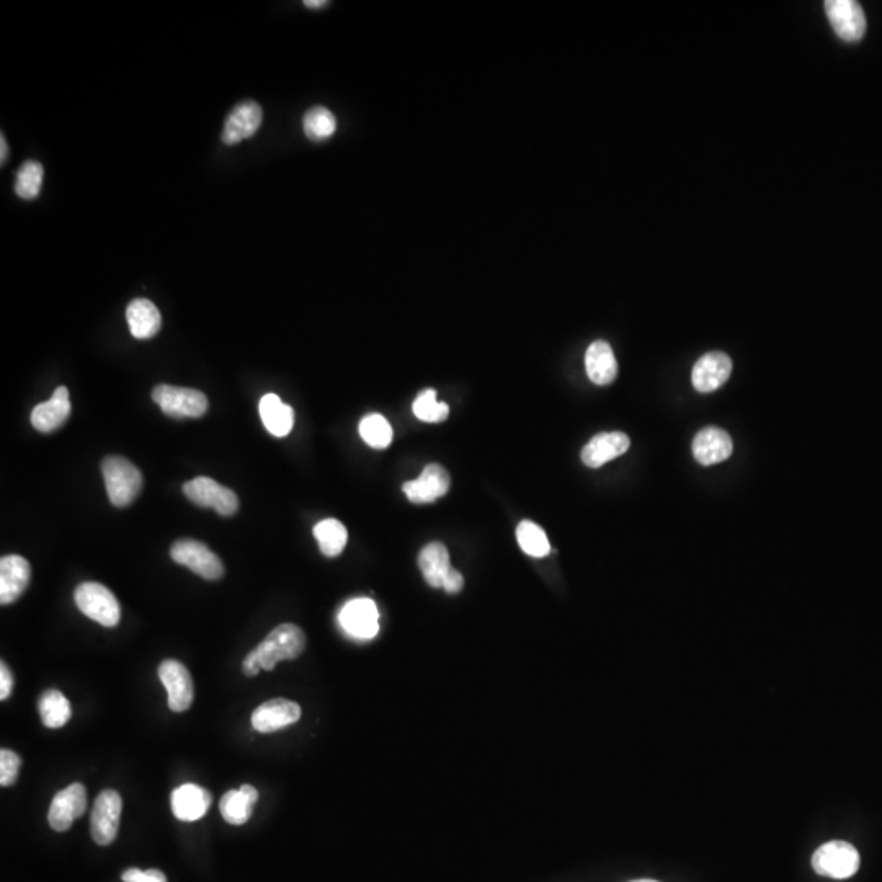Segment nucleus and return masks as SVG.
Listing matches in <instances>:
<instances>
[{
    "mask_svg": "<svg viewBox=\"0 0 882 882\" xmlns=\"http://www.w3.org/2000/svg\"><path fill=\"white\" fill-rule=\"evenodd\" d=\"M183 494L201 508H213L221 517H232L239 510L236 492L211 477H195L183 484Z\"/></svg>",
    "mask_w": 882,
    "mask_h": 882,
    "instance_id": "nucleus-5",
    "label": "nucleus"
},
{
    "mask_svg": "<svg viewBox=\"0 0 882 882\" xmlns=\"http://www.w3.org/2000/svg\"><path fill=\"white\" fill-rule=\"evenodd\" d=\"M260 419L273 437L283 438L293 430L294 410L277 394H267L260 401Z\"/></svg>",
    "mask_w": 882,
    "mask_h": 882,
    "instance_id": "nucleus-25",
    "label": "nucleus"
},
{
    "mask_svg": "<svg viewBox=\"0 0 882 882\" xmlns=\"http://www.w3.org/2000/svg\"><path fill=\"white\" fill-rule=\"evenodd\" d=\"M45 169L38 161L23 162L15 179V193L22 200H35L40 195Z\"/></svg>",
    "mask_w": 882,
    "mask_h": 882,
    "instance_id": "nucleus-32",
    "label": "nucleus"
},
{
    "mask_svg": "<svg viewBox=\"0 0 882 882\" xmlns=\"http://www.w3.org/2000/svg\"><path fill=\"white\" fill-rule=\"evenodd\" d=\"M734 443L726 430L704 427L693 440V456L701 466H714L731 458Z\"/></svg>",
    "mask_w": 882,
    "mask_h": 882,
    "instance_id": "nucleus-17",
    "label": "nucleus"
},
{
    "mask_svg": "<svg viewBox=\"0 0 882 882\" xmlns=\"http://www.w3.org/2000/svg\"><path fill=\"white\" fill-rule=\"evenodd\" d=\"M450 474L440 464H428L414 481L402 486L404 494L412 504H432L435 500L445 497L450 490Z\"/></svg>",
    "mask_w": 882,
    "mask_h": 882,
    "instance_id": "nucleus-13",
    "label": "nucleus"
},
{
    "mask_svg": "<svg viewBox=\"0 0 882 882\" xmlns=\"http://www.w3.org/2000/svg\"><path fill=\"white\" fill-rule=\"evenodd\" d=\"M262 118L263 112L259 103L254 100L237 103L224 121L223 136H221L223 143L234 146L244 139L252 138L259 131Z\"/></svg>",
    "mask_w": 882,
    "mask_h": 882,
    "instance_id": "nucleus-14",
    "label": "nucleus"
},
{
    "mask_svg": "<svg viewBox=\"0 0 882 882\" xmlns=\"http://www.w3.org/2000/svg\"><path fill=\"white\" fill-rule=\"evenodd\" d=\"M303 128L311 141H326L337 131V120L329 108L314 107L304 115Z\"/></svg>",
    "mask_w": 882,
    "mask_h": 882,
    "instance_id": "nucleus-29",
    "label": "nucleus"
},
{
    "mask_svg": "<svg viewBox=\"0 0 882 882\" xmlns=\"http://www.w3.org/2000/svg\"><path fill=\"white\" fill-rule=\"evenodd\" d=\"M257 801H259V791L252 784H242L241 788L231 789L224 794L219 802V811L228 824L244 825L254 814Z\"/></svg>",
    "mask_w": 882,
    "mask_h": 882,
    "instance_id": "nucleus-23",
    "label": "nucleus"
},
{
    "mask_svg": "<svg viewBox=\"0 0 882 882\" xmlns=\"http://www.w3.org/2000/svg\"><path fill=\"white\" fill-rule=\"evenodd\" d=\"M123 801L115 789H105L98 794L90 816V833L100 847H108L115 842L120 830Z\"/></svg>",
    "mask_w": 882,
    "mask_h": 882,
    "instance_id": "nucleus-6",
    "label": "nucleus"
},
{
    "mask_svg": "<svg viewBox=\"0 0 882 882\" xmlns=\"http://www.w3.org/2000/svg\"><path fill=\"white\" fill-rule=\"evenodd\" d=\"M213 796L198 784H182L172 793V812L182 822H196L210 811Z\"/></svg>",
    "mask_w": 882,
    "mask_h": 882,
    "instance_id": "nucleus-20",
    "label": "nucleus"
},
{
    "mask_svg": "<svg viewBox=\"0 0 882 882\" xmlns=\"http://www.w3.org/2000/svg\"><path fill=\"white\" fill-rule=\"evenodd\" d=\"M121 879L125 882H167L165 874L159 871V869L141 871L138 868H131L121 874Z\"/></svg>",
    "mask_w": 882,
    "mask_h": 882,
    "instance_id": "nucleus-35",
    "label": "nucleus"
},
{
    "mask_svg": "<svg viewBox=\"0 0 882 882\" xmlns=\"http://www.w3.org/2000/svg\"><path fill=\"white\" fill-rule=\"evenodd\" d=\"M41 722L48 729H61L66 726L72 716L71 703L58 690H48L38 701Z\"/></svg>",
    "mask_w": 882,
    "mask_h": 882,
    "instance_id": "nucleus-27",
    "label": "nucleus"
},
{
    "mask_svg": "<svg viewBox=\"0 0 882 882\" xmlns=\"http://www.w3.org/2000/svg\"><path fill=\"white\" fill-rule=\"evenodd\" d=\"M304 649H306V636L303 629L296 624L285 623L273 629L272 633L255 647L254 654L262 670L270 672L283 660L298 659Z\"/></svg>",
    "mask_w": 882,
    "mask_h": 882,
    "instance_id": "nucleus-2",
    "label": "nucleus"
},
{
    "mask_svg": "<svg viewBox=\"0 0 882 882\" xmlns=\"http://www.w3.org/2000/svg\"><path fill=\"white\" fill-rule=\"evenodd\" d=\"M304 5L308 7V9H321L324 5H327L326 0H306Z\"/></svg>",
    "mask_w": 882,
    "mask_h": 882,
    "instance_id": "nucleus-40",
    "label": "nucleus"
},
{
    "mask_svg": "<svg viewBox=\"0 0 882 882\" xmlns=\"http://www.w3.org/2000/svg\"><path fill=\"white\" fill-rule=\"evenodd\" d=\"M159 678L169 695V708L174 713H183L192 708L195 688H193L192 675L187 667L179 660H164L159 665Z\"/></svg>",
    "mask_w": 882,
    "mask_h": 882,
    "instance_id": "nucleus-11",
    "label": "nucleus"
},
{
    "mask_svg": "<svg viewBox=\"0 0 882 882\" xmlns=\"http://www.w3.org/2000/svg\"><path fill=\"white\" fill-rule=\"evenodd\" d=\"M585 370L592 383L608 386L618 376V361L610 343L597 340L587 348L585 353Z\"/></svg>",
    "mask_w": 882,
    "mask_h": 882,
    "instance_id": "nucleus-22",
    "label": "nucleus"
},
{
    "mask_svg": "<svg viewBox=\"0 0 882 882\" xmlns=\"http://www.w3.org/2000/svg\"><path fill=\"white\" fill-rule=\"evenodd\" d=\"M170 556L174 562L185 566L206 580H219L224 575L221 559L205 543L196 539H179L172 544Z\"/></svg>",
    "mask_w": 882,
    "mask_h": 882,
    "instance_id": "nucleus-7",
    "label": "nucleus"
},
{
    "mask_svg": "<svg viewBox=\"0 0 882 882\" xmlns=\"http://www.w3.org/2000/svg\"><path fill=\"white\" fill-rule=\"evenodd\" d=\"M12 690H14V677H12V672L7 664L2 662L0 664V700L5 701L10 698Z\"/></svg>",
    "mask_w": 882,
    "mask_h": 882,
    "instance_id": "nucleus-36",
    "label": "nucleus"
},
{
    "mask_svg": "<svg viewBox=\"0 0 882 882\" xmlns=\"http://www.w3.org/2000/svg\"><path fill=\"white\" fill-rule=\"evenodd\" d=\"M0 162L2 165L7 161V157H9V146H7V139H5L4 133L0 134Z\"/></svg>",
    "mask_w": 882,
    "mask_h": 882,
    "instance_id": "nucleus-39",
    "label": "nucleus"
},
{
    "mask_svg": "<svg viewBox=\"0 0 882 882\" xmlns=\"http://www.w3.org/2000/svg\"><path fill=\"white\" fill-rule=\"evenodd\" d=\"M631 446V440L623 432L600 433L588 441L582 450V461L592 469L602 468L611 459L620 458Z\"/></svg>",
    "mask_w": 882,
    "mask_h": 882,
    "instance_id": "nucleus-21",
    "label": "nucleus"
},
{
    "mask_svg": "<svg viewBox=\"0 0 882 882\" xmlns=\"http://www.w3.org/2000/svg\"><path fill=\"white\" fill-rule=\"evenodd\" d=\"M633 882H657V881H654V879H639V881H633Z\"/></svg>",
    "mask_w": 882,
    "mask_h": 882,
    "instance_id": "nucleus-41",
    "label": "nucleus"
},
{
    "mask_svg": "<svg viewBox=\"0 0 882 882\" xmlns=\"http://www.w3.org/2000/svg\"><path fill=\"white\" fill-rule=\"evenodd\" d=\"M102 474L108 499L115 507H128L138 499L143 489V474L130 459L107 456L102 461Z\"/></svg>",
    "mask_w": 882,
    "mask_h": 882,
    "instance_id": "nucleus-1",
    "label": "nucleus"
},
{
    "mask_svg": "<svg viewBox=\"0 0 882 882\" xmlns=\"http://www.w3.org/2000/svg\"><path fill=\"white\" fill-rule=\"evenodd\" d=\"M339 621L345 633L355 639H373L379 631L378 608L370 598H355L348 602L340 611Z\"/></svg>",
    "mask_w": 882,
    "mask_h": 882,
    "instance_id": "nucleus-12",
    "label": "nucleus"
},
{
    "mask_svg": "<svg viewBox=\"0 0 882 882\" xmlns=\"http://www.w3.org/2000/svg\"><path fill=\"white\" fill-rule=\"evenodd\" d=\"M812 868L827 878H851L860 868V853L847 842L825 843L812 856Z\"/></svg>",
    "mask_w": 882,
    "mask_h": 882,
    "instance_id": "nucleus-8",
    "label": "nucleus"
},
{
    "mask_svg": "<svg viewBox=\"0 0 882 882\" xmlns=\"http://www.w3.org/2000/svg\"><path fill=\"white\" fill-rule=\"evenodd\" d=\"M419 567L427 580V584L433 588L443 587L448 572L451 571L450 554L443 543H430L419 554Z\"/></svg>",
    "mask_w": 882,
    "mask_h": 882,
    "instance_id": "nucleus-26",
    "label": "nucleus"
},
{
    "mask_svg": "<svg viewBox=\"0 0 882 882\" xmlns=\"http://www.w3.org/2000/svg\"><path fill=\"white\" fill-rule=\"evenodd\" d=\"M301 718V708L285 698L265 701L252 713V727L260 734H272L291 726Z\"/></svg>",
    "mask_w": 882,
    "mask_h": 882,
    "instance_id": "nucleus-15",
    "label": "nucleus"
},
{
    "mask_svg": "<svg viewBox=\"0 0 882 882\" xmlns=\"http://www.w3.org/2000/svg\"><path fill=\"white\" fill-rule=\"evenodd\" d=\"M412 410H414V415L417 419L422 420V422H428V424L443 422L450 415V406L445 404V402L438 401L435 389H425V391L420 392L414 401Z\"/></svg>",
    "mask_w": 882,
    "mask_h": 882,
    "instance_id": "nucleus-33",
    "label": "nucleus"
},
{
    "mask_svg": "<svg viewBox=\"0 0 882 882\" xmlns=\"http://www.w3.org/2000/svg\"><path fill=\"white\" fill-rule=\"evenodd\" d=\"M22 767V758L12 750H0V784L7 788L17 781L18 773Z\"/></svg>",
    "mask_w": 882,
    "mask_h": 882,
    "instance_id": "nucleus-34",
    "label": "nucleus"
},
{
    "mask_svg": "<svg viewBox=\"0 0 882 882\" xmlns=\"http://www.w3.org/2000/svg\"><path fill=\"white\" fill-rule=\"evenodd\" d=\"M74 600L79 610L95 623L105 628H115L120 623V603L105 585L98 582H84L76 588Z\"/></svg>",
    "mask_w": 882,
    "mask_h": 882,
    "instance_id": "nucleus-4",
    "label": "nucleus"
},
{
    "mask_svg": "<svg viewBox=\"0 0 882 882\" xmlns=\"http://www.w3.org/2000/svg\"><path fill=\"white\" fill-rule=\"evenodd\" d=\"M87 811V789L84 784L72 783L54 796L48 812V822L56 832H66Z\"/></svg>",
    "mask_w": 882,
    "mask_h": 882,
    "instance_id": "nucleus-10",
    "label": "nucleus"
},
{
    "mask_svg": "<svg viewBox=\"0 0 882 882\" xmlns=\"http://www.w3.org/2000/svg\"><path fill=\"white\" fill-rule=\"evenodd\" d=\"M242 670H244L245 677L252 678L259 675L262 667H260L259 660L255 657L254 651L249 652V655L245 657L244 662H242Z\"/></svg>",
    "mask_w": 882,
    "mask_h": 882,
    "instance_id": "nucleus-38",
    "label": "nucleus"
},
{
    "mask_svg": "<svg viewBox=\"0 0 882 882\" xmlns=\"http://www.w3.org/2000/svg\"><path fill=\"white\" fill-rule=\"evenodd\" d=\"M360 435L366 445L376 450H384L391 445L392 427L381 414H368L360 422Z\"/></svg>",
    "mask_w": 882,
    "mask_h": 882,
    "instance_id": "nucleus-31",
    "label": "nucleus"
},
{
    "mask_svg": "<svg viewBox=\"0 0 882 882\" xmlns=\"http://www.w3.org/2000/svg\"><path fill=\"white\" fill-rule=\"evenodd\" d=\"M517 539L523 553L531 557H544L551 553V544L541 526L530 520H523L517 526Z\"/></svg>",
    "mask_w": 882,
    "mask_h": 882,
    "instance_id": "nucleus-30",
    "label": "nucleus"
},
{
    "mask_svg": "<svg viewBox=\"0 0 882 882\" xmlns=\"http://www.w3.org/2000/svg\"><path fill=\"white\" fill-rule=\"evenodd\" d=\"M152 399L172 419H200L208 410V397L192 388L157 384Z\"/></svg>",
    "mask_w": 882,
    "mask_h": 882,
    "instance_id": "nucleus-3",
    "label": "nucleus"
},
{
    "mask_svg": "<svg viewBox=\"0 0 882 882\" xmlns=\"http://www.w3.org/2000/svg\"><path fill=\"white\" fill-rule=\"evenodd\" d=\"M126 321L134 339L147 340L156 337L162 327V316L156 304L146 298L131 301L126 309Z\"/></svg>",
    "mask_w": 882,
    "mask_h": 882,
    "instance_id": "nucleus-24",
    "label": "nucleus"
},
{
    "mask_svg": "<svg viewBox=\"0 0 882 882\" xmlns=\"http://www.w3.org/2000/svg\"><path fill=\"white\" fill-rule=\"evenodd\" d=\"M71 397L66 386H59L49 401L41 402L32 410L30 420L41 433H51L66 424L71 417Z\"/></svg>",
    "mask_w": 882,
    "mask_h": 882,
    "instance_id": "nucleus-19",
    "label": "nucleus"
},
{
    "mask_svg": "<svg viewBox=\"0 0 882 882\" xmlns=\"http://www.w3.org/2000/svg\"><path fill=\"white\" fill-rule=\"evenodd\" d=\"M732 360L724 352H709L696 361L691 381L696 391L714 392L731 378Z\"/></svg>",
    "mask_w": 882,
    "mask_h": 882,
    "instance_id": "nucleus-18",
    "label": "nucleus"
},
{
    "mask_svg": "<svg viewBox=\"0 0 882 882\" xmlns=\"http://www.w3.org/2000/svg\"><path fill=\"white\" fill-rule=\"evenodd\" d=\"M463 587H464L463 575L459 574V572L456 571V569H453V567H451V571L448 572V575H446L445 580H443V587H441V588H443V590H445V592L453 593V595H455V593L461 592V590H463Z\"/></svg>",
    "mask_w": 882,
    "mask_h": 882,
    "instance_id": "nucleus-37",
    "label": "nucleus"
},
{
    "mask_svg": "<svg viewBox=\"0 0 882 882\" xmlns=\"http://www.w3.org/2000/svg\"><path fill=\"white\" fill-rule=\"evenodd\" d=\"M32 579V567L25 557L10 554L0 559V603L17 602Z\"/></svg>",
    "mask_w": 882,
    "mask_h": 882,
    "instance_id": "nucleus-16",
    "label": "nucleus"
},
{
    "mask_svg": "<svg viewBox=\"0 0 882 882\" xmlns=\"http://www.w3.org/2000/svg\"><path fill=\"white\" fill-rule=\"evenodd\" d=\"M314 538L324 556L337 557L347 546L348 531L339 520L326 518L314 526Z\"/></svg>",
    "mask_w": 882,
    "mask_h": 882,
    "instance_id": "nucleus-28",
    "label": "nucleus"
},
{
    "mask_svg": "<svg viewBox=\"0 0 882 882\" xmlns=\"http://www.w3.org/2000/svg\"><path fill=\"white\" fill-rule=\"evenodd\" d=\"M825 12L833 32L848 43L863 40L866 33L865 10L855 0H827Z\"/></svg>",
    "mask_w": 882,
    "mask_h": 882,
    "instance_id": "nucleus-9",
    "label": "nucleus"
}]
</instances>
